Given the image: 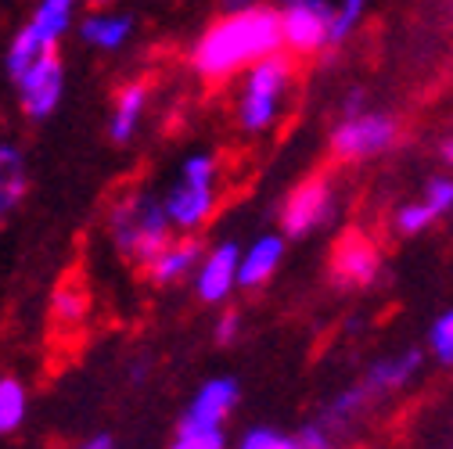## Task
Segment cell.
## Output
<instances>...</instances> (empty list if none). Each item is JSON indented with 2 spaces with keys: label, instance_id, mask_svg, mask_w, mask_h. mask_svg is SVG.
Instances as JSON below:
<instances>
[{
  "label": "cell",
  "instance_id": "obj_2",
  "mask_svg": "<svg viewBox=\"0 0 453 449\" xmlns=\"http://www.w3.org/2000/svg\"><path fill=\"white\" fill-rule=\"evenodd\" d=\"M299 90V58L277 50L234 80L231 116L242 137H266L288 119Z\"/></svg>",
  "mask_w": 453,
  "mask_h": 449
},
{
  "label": "cell",
  "instance_id": "obj_14",
  "mask_svg": "<svg viewBox=\"0 0 453 449\" xmlns=\"http://www.w3.org/2000/svg\"><path fill=\"white\" fill-rule=\"evenodd\" d=\"M151 111V83L148 80H127L108 104V141L111 144H134L144 130V119Z\"/></svg>",
  "mask_w": 453,
  "mask_h": 449
},
{
  "label": "cell",
  "instance_id": "obj_17",
  "mask_svg": "<svg viewBox=\"0 0 453 449\" xmlns=\"http://www.w3.org/2000/svg\"><path fill=\"white\" fill-rule=\"evenodd\" d=\"M288 255V238L280 231H263L242 245V292H259L277 277Z\"/></svg>",
  "mask_w": 453,
  "mask_h": 449
},
{
  "label": "cell",
  "instance_id": "obj_10",
  "mask_svg": "<svg viewBox=\"0 0 453 449\" xmlns=\"http://www.w3.org/2000/svg\"><path fill=\"white\" fill-rule=\"evenodd\" d=\"M385 270V255L378 248L374 238L349 231L334 241L331 248V263H327V277L334 288L342 292H367L378 285V277Z\"/></svg>",
  "mask_w": 453,
  "mask_h": 449
},
{
  "label": "cell",
  "instance_id": "obj_16",
  "mask_svg": "<svg viewBox=\"0 0 453 449\" xmlns=\"http://www.w3.org/2000/svg\"><path fill=\"white\" fill-rule=\"evenodd\" d=\"M425 367V349H403V353H392V356H381L367 367V374L360 377V384L367 388V396L374 403L395 396V392H403L407 384L418 381Z\"/></svg>",
  "mask_w": 453,
  "mask_h": 449
},
{
  "label": "cell",
  "instance_id": "obj_1",
  "mask_svg": "<svg viewBox=\"0 0 453 449\" xmlns=\"http://www.w3.org/2000/svg\"><path fill=\"white\" fill-rule=\"evenodd\" d=\"M277 50H285L280 11L273 4H259L249 11H219V19H212L195 36L188 65L205 83H234Z\"/></svg>",
  "mask_w": 453,
  "mask_h": 449
},
{
  "label": "cell",
  "instance_id": "obj_27",
  "mask_svg": "<svg viewBox=\"0 0 453 449\" xmlns=\"http://www.w3.org/2000/svg\"><path fill=\"white\" fill-rule=\"evenodd\" d=\"M242 334V316L238 313H219L216 323H212V339L216 346H234Z\"/></svg>",
  "mask_w": 453,
  "mask_h": 449
},
{
  "label": "cell",
  "instance_id": "obj_5",
  "mask_svg": "<svg viewBox=\"0 0 453 449\" xmlns=\"http://www.w3.org/2000/svg\"><path fill=\"white\" fill-rule=\"evenodd\" d=\"M83 8H87V0H33V11L12 33L4 54H0L4 76L15 80L40 58V54L58 50L80 29Z\"/></svg>",
  "mask_w": 453,
  "mask_h": 449
},
{
  "label": "cell",
  "instance_id": "obj_6",
  "mask_svg": "<svg viewBox=\"0 0 453 449\" xmlns=\"http://www.w3.org/2000/svg\"><path fill=\"white\" fill-rule=\"evenodd\" d=\"M403 141V119L392 108H357L338 111V119L327 130V151L342 165H364L374 162Z\"/></svg>",
  "mask_w": 453,
  "mask_h": 449
},
{
  "label": "cell",
  "instance_id": "obj_13",
  "mask_svg": "<svg viewBox=\"0 0 453 449\" xmlns=\"http://www.w3.org/2000/svg\"><path fill=\"white\" fill-rule=\"evenodd\" d=\"M80 43L97 54H119L134 43L137 36V19L123 4H104V8H87L76 29Z\"/></svg>",
  "mask_w": 453,
  "mask_h": 449
},
{
  "label": "cell",
  "instance_id": "obj_32",
  "mask_svg": "<svg viewBox=\"0 0 453 449\" xmlns=\"http://www.w3.org/2000/svg\"><path fill=\"white\" fill-rule=\"evenodd\" d=\"M273 8H285V4H296V0H270Z\"/></svg>",
  "mask_w": 453,
  "mask_h": 449
},
{
  "label": "cell",
  "instance_id": "obj_18",
  "mask_svg": "<svg viewBox=\"0 0 453 449\" xmlns=\"http://www.w3.org/2000/svg\"><path fill=\"white\" fill-rule=\"evenodd\" d=\"M234 449H338V445H334V435L324 424H306L292 435L277 431L270 424H252L249 431H242Z\"/></svg>",
  "mask_w": 453,
  "mask_h": 449
},
{
  "label": "cell",
  "instance_id": "obj_29",
  "mask_svg": "<svg viewBox=\"0 0 453 449\" xmlns=\"http://www.w3.org/2000/svg\"><path fill=\"white\" fill-rule=\"evenodd\" d=\"M259 4H270V0H219V11H249Z\"/></svg>",
  "mask_w": 453,
  "mask_h": 449
},
{
  "label": "cell",
  "instance_id": "obj_25",
  "mask_svg": "<svg viewBox=\"0 0 453 449\" xmlns=\"http://www.w3.org/2000/svg\"><path fill=\"white\" fill-rule=\"evenodd\" d=\"M421 198L435 209V216H439V219L453 216V173H435V177H428V184H425Z\"/></svg>",
  "mask_w": 453,
  "mask_h": 449
},
{
  "label": "cell",
  "instance_id": "obj_15",
  "mask_svg": "<svg viewBox=\"0 0 453 449\" xmlns=\"http://www.w3.org/2000/svg\"><path fill=\"white\" fill-rule=\"evenodd\" d=\"M209 245H202L198 234H177L169 241L144 270V277L151 280L155 288H177V285H191L195 273H198V263L205 255Z\"/></svg>",
  "mask_w": 453,
  "mask_h": 449
},
{
  "label": "cell",
  "instance_id": "obj_26",
  "mask_svg": "<svg viewBox=\"0 0 453 449\" xmlns=\"http://www.w3.org/2000/svg\"><path fill=\"white\" fill-rule=\"evenodd\" d=\"M169 449H226V435L177 424V435H173V442H169Z\"/></svg>",
  "mask_w": 453,
  "mask_h": 449
},
{
  "label": "cell",
  "instance_id": "obj_23",
  "mask_svg": "<svg viewBox=\"0 0 453 449\" xmlns=\"http://www.w3.org/2000/svg\"><path fill=\"white\" fill-rule=\"evenodd\" d=\"M371 0H334V29H331V50H342L357 29L367 22Z\"/></svg>",
  "mask_w": 453,
  "mask_h": 449
},
{
  "label": "cell",
  "instance_id": "obj_8",
  "mask_svg": "<svg viewBox=\"0 0 453 449\" xmlns=\"http://www.w3.org/2000/svg\"><path fill=\"white\" fill-rule=\"evenodd\" d=\"M65 83H69V69H65L62 50L40 54L22 76L12 80L19 111L29 123H47L65 101Z\"/></svg>",
  "mask_w": 453,
  "mask_h": 449
},
{
  "label": "cell",
  "instance_id": "obj_30",
  "mask_svg": "<svg viewBox=\"0 0 453 449\" xmlns=\"http://www.w3.org/2000/svg\"><path fill=\"white\" fill-rule=\"evenodd\" d=\"M439 155H442V162H446L449 170H453V133H449V137L439 144Z\"/></svg>",
  "mask_w": 453,
  "mask_h": 449
},
{
  "label": "cell",
  "instance_id": "obj_4",
  "mask_svg": "<svg viewBox=\"0 0 453 449\" xmlns=\"http://www.w3.org/2000/svg\"><path fill=\"white\" fill-rule=\"evenodd\" d=\"M165 212L173 219L177 234H198L205 231L223 202V162L209 148H195L180 155L173 180L162 191Z\"/></svg>",
  "mask_w": 453,
  "mask_h": 449
},
{
  "label": "cell",
  "instance_id": "obj_12",
  "mask_svg": "<svg viewBox=\"0 0 453 449\" xmlns=\"http://www.w3.org/2000/svg\"><path fill=\"white\" fill-rule=\"evenodd\" d=\"M238 400H242V384L238 377L231 374H216V377H205L195 396L188 400L184 407V417H180V428H202V431H223L231 414L238 410Z\"/></svg>",
  "mask_w": 453,
  "mask_h": 449
},
{
  "label": "cell",
  "instance_id": "obj_11",
  "mask_svg": "<svg viewBox=\"0 0 453 449\" xmlns=\"http://www.w3.org/2000/svg\"><path fill=\"white\" fill-rule=\"evenodd\" d=\"M195 299L202 306H226L242 292V245L234 238L212 241L198 263V273L191 280Z\"/></svg>",
  "mask_w": 453,
  "mask_h": 449
},
{
  "label": "cell",
  "instance_id": "obj_21",
  "mask_svg": "<svg viewBox=\"0 0 453 449\" xmlns=\"http://www.w3.org/2000/svg\"><path fill=\"white\" fill-rule=\"evenodd\" d=\"M432 223H439L435 209L418 194L411 202H400L392 209V219H388V231L400 238V241H411V238H421L432 231Z\"/></svg>",
  "mask_w": 453,
  "mask_h": 449
},
{
  "label": "cell",
  "instance_id": "obj_3",
  "mask_svg": "<svg viewBox=\"0 0 453 449\" xmlns=\"http://www.w3.org/2000/svg\"><path fill=\"white\" fill-rule=\"evenodd\" d=\"M104 231H108V241L116 248V255L137 270H148V263L177 238V227L165 212L162 191H151L141 184L123 187L108 202Z\"/></svg>",
  "mask_w": 453,
  "mask_h": 449
},
{
  "label": "cell",
  "instance_id": "obj_31",
  "mask_svg": "<svg viewBox=\"0 0 453 449\" xmlns=\"http://www.w3.org/2000/svg\"><path fill=\"white\" fill-rule=\"evenodd\" d=\"M104 4H123V0H87V8H104Z\"/></svg>",
  "mask_w": 453,
  "mask_h": 449
},
{
  "label": "cell",
  "instance_id": "obj_9",
  "mask_svg": "<svg viewBox=\"0 0 453 449\" xmlns=\"http://www.w3.org/2000/svg\"><path fill=\"white\" fill-rule=\"evenodd\" d=\"M280 11V40L292 58H320L331 54V29H334V0H296Z\"/></svg>",
  "mask_w": 453,
  "mask_h": 449
},
{
  "label": "cell",
  "instance_id": "obj_7",
  "mask_svg": "<svg viewBox=\"0 0 453 449\" xmlns=\"http://www.w3.org/2000/svg\"><path fill=\"white\" fill-rule=\"evenodd\" d=\"M342 212V187L327 173H313L306 180H299L288 198L280 202V234L299 241V238H313L317 231H327L331 223H338Z\"/></svg>",
  "mask_w": 453,
  "mask_h": 449
},
{
  "label": "cell",
  "instance_id": "obj_19",
  "mask_svg": "<svg viewBox=\"0 0 453 449\" xmlns=\"http://www.w3.org/2000/svg\"><path fill=\"white\" fill-rule=\"evenodd\" d=\"M29 194V158L19 141H0V227Z\"/></svg>",
  "mask_w": 453,
  "mask_h": 449
},
{
  "label": "cell",
  "instance_id": "obj_22",
  "mask_svg": "<svg viewBox=\"0 0 453 449\" xmlns=\"http://www.w3.org/2000/svg\"><path fill=\"white\" fill-rule=\"evenodd\" d=\"M29 417V388L15 374H0V435H15Z\"/></svg>",
  "mask_w": 453,
  "mask_h": 449
},
{
  "label": "cell",
  "instance_id": "obj_24",
  "mask_svg": "<svg viewBox=\"0 0 453 449\" xmlns=\"http://www.w3.org/2000/svg\"><path fill=\"white\" fill-rule=\"evenodd\" d=\"M425 346H428V356H432L439 367H453V306H446V309L432 320Z\"/></svg>",
  "mask_w": 453,
  "mask_h": 449
},
{
  "label": "cell",
  "instance_id": "obj_28",
  "mask_svg": "<svg viewBox=\"0 0 453 449\" xmlns=\"http://www.w3.org/2000/svg\"><path fill=\"white\" fill-rule=\"evenodd\" d=\"M76 449H119V445H116V438H111V435H104V431H101V435H90V438H83Z\"/></svg>",
  "mask_w": 453,
  "mask_h": 449
},
{
  "label": "cell",
  "instance_id": "obj_20",
  "mask_svg": "<svg viewBox=\"0 0 453 449\" xmlns=\"http://www.w3.org/2000/svg\"><path fill=\"white\" fill-rule=\"evenodd\" d=\"M50 320L62 331H76L90 320V292L80 280H65V285L54 288L50 295Z\"/></svg>",
  "mask_w": 453,
  "mask_h": 449
}]
</instances>
